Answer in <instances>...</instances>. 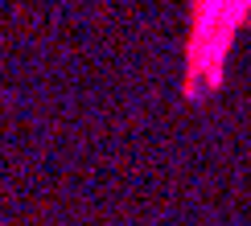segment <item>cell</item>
Returning a JSON list of instances; mask_svg holds the SVG:
<instances>
[{
    "label": "cell",
    "mask_w": 251,
    "mask_h": 226,
    "mask_svg": "<svg viewBox=\"0 0 251 226\" xmlns=\"http://www.w3.org/2000/svg\"><path fill=\"white\" fill-rule=\"evenodd\" d=\"M251 0H202V25H214V41H218V54H223L231 29L243 21Z\"/></svg>",
    "instance_id": "obj_1"
}]
</instances>
